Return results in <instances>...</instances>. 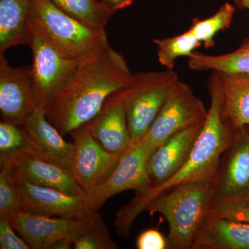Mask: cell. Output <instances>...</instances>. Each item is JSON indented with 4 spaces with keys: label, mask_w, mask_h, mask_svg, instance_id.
<instances>
[{
    "label": "cell",
    "mask_w": 249,
    "mask_h": 249,
    "mask_svg": "<svg viewBox=\"0 0 249 249\" xmlns=\"http://www.w3.org/2000/svg\"><path fill=\"white\" fill-rule=\"evenodd\" d=\"M188 65L194 71H211L225 76H249V36L231 53L212 55L195 52L188 58Z\"/></svg>",
    "instance_id": "20"
},
{
    "label": "cell",
    "mask_w": 249,
    "mask_h": 249,
    "mask_svg": "<svg viewBox=\"0 0 249 249\" xmlns=\"http://www.w3.org/2000/svg\"><path fill=\"white\" fill-rule=\"evenodd\" d=\"M29 28L67 58L81 61L109 45L104 29L89 27L50 0H32Z\"/></svg>",
    "instance_id": "4"
},
{
    "label": "cell",
    "mask_w": 249,
    "mask_h": 249,
    "mask_svg": "<svg viewBox=\"0 0 249 249\" xmlns=\"http://www.w3.org/2000/svg\"><path fill=\"white\" fill-rule=\"evenodd\" d=\"M85 219L49 217L20 210L9 219L31 249H49L60 239L74 235Z\"/></svg>",
    "instance_id": "13"
},
{
    "label": "cell",
    "mask_w": 249,
    "mask_h": 249,
    "mask_svg": "<svg viewBox=\"0 0 249 249\" xmlns=\"http://www.w3.org/2000/svg\"><path fill=\"white\" fill-rule=\"evenodd\" d=\"M30 29L27 45L33 56L31 80L38 106L48 107L71 81L79 61L67 58Z\"/></svg>",
    "instance_id": "8"
},
{
    "label": "cell",
    "mask_w": 249,
    "mask_h": 249,
    "mask_svg": "<svg viewBox=\"0 0 249 249\" xmlns=\"http://www.w3.org/2000/svg\"><path fill=\"white\" fill-rule=\"evenodd\" d=\"M38 106L30 69L16 68L0 55V111L1 121L24 124Z\"/></svg>",
    "instance_id": "11"
},
{
    "label": "cell",
    "mask_w": 249,
    "mask_h": 249,
    "mask_svg": "<svg viewBox=\"0 0 249 249\" xmlns=\"http://www.w3.org/2000/svg\"><path fill=\"white\" fill-rule=\"evenodd\" d=\"M213 182L187 183L156 196L145 207L160 213L169 226L168 249H193L198 230L213 201Z\"/></svg>",
    "instance_id": "3"
},
{
    "label": "cell",
    "mask_w": 249,
    "mask_h": 249,
    "mask_svg": "<svg viewBox=\"0 0 249 249\" xmlns=\"http://www.w3.org/2000/svg\"><path fill=\"white\" fill-rule=\"evenodd\" d=\"M73 236H70L54 242L49 249H70L73 248Z\"/></svg>",
    "instance_id": "31"
},
{
    "label": "cell",
    "mask_w": 249,
    "mask_h": 249,
    "mask_svg": "<svg viewBox=\"0 0 249 249\" xmlns=\"http://www.w3.org/2000/svg\"><path fill=\"white\" fill-rule=\"evenodd\" d=\"M149 157L140 142L132 144L107 179L86 195L90 209L98 211L106 201L122 192L133 190L136 195H139L148 189L150 187L147 172Z\"/></svg>",
    "instance_id": "10"
},
{
    "label": "cell",
    "mask_w": 249,
    "mask_h": 249,
    "mask_svg": "<svg viewBox=\"0 0 249 249\" xmlns=\"http://www.w3.org/2000/svg\"><path fill=\"white\" fill-rule=\"evenodd\" d=\"M211 105L207 117L185 164L166 182L136 195L116 216L118 233L127 237L136 218L149 203L161 193L187 183L214 182L223 154L231 143L236 129L222 115L223 95L220 75L212 72L208 82Z\"/></svg>",
    "instance_id": "2"
},
{
    "label": "cell",
    "mask_w": 249,
    "mask_h": 249,
    "mask_svg": "<svg viewBox=\"0 0 249 249\" xmlns=\"http://www.w3.org/2000/svg\"><path fill=\"white\" fill-rule=\"evenodd\" d=\"M209 214L220 216V217H227L233 220L249 223V205L224 211H209Z\"/></svg>",
    "instance_id": "30"
},
{
    "label": "cell",
    "mask_w": 249,
    "mask_h": 249,
    "mask_svg": "<svg viewBox=\"0 0 249 249\" xmlns=\"http://www.w3.org/2000/svg\"><path fill=\"white\" fill-rule=\"evenodd\" d=\"M20 210L22 196L14 164L0 163V218L9 219Z\"/></svg>",
    "instance_id": "27"
},
{
    "label": "cell",
    "mask_w": 249,
    "mask_h": 249,
    "mask_svg": "<svg viewBox=\"0 0 249 249\" xmlns=\"http://www.w3.org/2000/svg\"><path fill=\"white\" fill-rule=\"evenodd\" d=\"M18 179L23 211L49 217L76 219L88 217L93 211L88 206L86 196H71L32 184L19 177Z\"/></svg>",
    "instance_id": "12"
},
{
    "label": "cell",
    "mask_w": 249,
    "mask_h": 249,
    "mask_svg": "<svg viewBox=\"0 0 249 249\" xmlns=\"http://www.w3.org/2000/svg\"><path fill=\"white\" fill-rule=\"evenodd\" d=\"M208 110L189 85L178 80L148 132L140 141L149 156L175 134L204 124Z\"/></svg>",
    "instance_id": "6"
},
{
    "label": "cell",
    "mask_w": 249,
    "mask_h": 249,
    "mask_svg": "<svg viewBox=\"0 0 249 249\" xmlns=\"http://www.w3.org/2000/svg\"><path fill=\"white\" fill-rule=\"evenodd\" d=\"M213 187L210 211L249 205V126L236 131L231 143L223 154Z\"/></svg>",
    "instance_id": "7"
},
{
    "label": "cell",
    "mask_w": 249,
    "mask_h": 249,
    "mask_svg": "<svg viewBox=\"0 0 249 249\" xmlns=\"http://www.w3.org/2000/svg\"><path fill=\"white\" fill-rule=\"evenodd\" d=\"M203 124L193 126L175 134L150 156L147 162V172L150 187L166 182L185 164Z\"/></svg>",
    "instance_id": "15"
},
{
    "label": "cell",
    "mask_w": 249,
    "mask_h": 249,
    "mask_svg": "<svg viewBox=\"0 0 249 249\" xmlns=\"http://www.w3.org/2000/svg\"><path fill=\"white\" fill-rule=\"evenodd\" d=\"M7 218H0V249H30L22 237H18Z\"/></svg>",
    "instance_id": "28"
},
{
    "label": "cell",
    "mask_w": 249,
    "mask_h": 249,
    "mask_svg": "<svg viewBox=\"0 0 249 249\" xmlns=\"http://www.w3.org/2000/svg\"><path fill=\"white\" fill-rule=\"evenodd\" d=\"M232 1L237 9L249 11V0H232Z\"/></svg>",
    "instance_id": "33"
},
{
    "label": "cell",
    "mask_w": 249,
    "mask_h": 249,
    "mask_svg": "<svg viewBox=\"0 0 249 249\" xmlns=\"http://www.w3.org/2000/svg\"><path fill=\"white\" fill-rule=\"evenodd\" d=\"M178 80L174 70L139 72L133 73L128 83L118 90L132 144L145 137Z\"/></svg>",
    "instance_id": "5"
},
{
    "label": "cell",
    "mask_w": 249,
    "mask_h": 249,
    "mask_svg": "<svg viewBox=\"0 0 249 249\" xmlns=\"http://www.w3.org/2000/svg\"><path fill=\"white\" fill-rule=\"evenodd\" d=\"M132 74L124 55L107 45L78 63L71 81L45 108L46 118L62 136L70 134L97 115Z\"/></svg>",
    "instance_id": "1"
},
{
    "label": "cell",
    "mask_w": 249,
    "mask_h": 249,
    "mask_svg": "<svg viewBox=\"0 0 249 249\" xmlns=\"http://www.w3.org/2000/svg\"><path fill=\"white\" fill-rule=\"evenodd\" d=\"M65 14L96 29H105L116 10L98 0H50Z\"/></svg>",
    "instance_id": "23"
},
{
    "label": "cell",
    "mask_w": 249,
    "mask_h": 249,
    "mask_svg": "<svg viewBox=\"0 0 249 249\" xmlns=\"http://www.w3.org/2000/svg\"><path fill=\"white\" fill-rule=\"evenodd\" d=\"M136 247L138 249H166L168 239L157 229H146L137 237Z\"/></svg>",
    "instance_id": "29"
},
{
    "label": "cell",
    "mask_w": 249,
    "mask_h": 249,
    "mask_svg": "<svg viewBox=\"0 0 249 249\" xmlns=\"http://www.w3.org/2000/svg\"><path fill=\"white\" fill-rule=\"evenodd\" d=\"M219 74L222 83L223 118L236 130L249 126V76Z\"/></svg>",
    "instance_id": "21"
},
{
    "label": "cell",
    "mask_w": 249,
    "mask_h": 249,
    "mask_svg": "<svg viewBox=\"0 0 249 249\" xmlns=\"http://www.w3.org/2000/svg\"><path fill=\"white\" fill-rule=\"evenodd\" d=\"M193 249H249V223L208 214Z\"/></svg>",
    "instance_id": "17"
},
{
    "label": "cell",
    "mask_w": 249,
    "mask_h": 249,
    "mask_svg": "<svg viewBox=\"0 0 249 249\" xmlns=\"http://www.w3.org/2000/svg\"><path fill=\"white\" fill-rule=\"evenodd\" d=\"M75 249H116L106 223L98 211H93L85 217L81 227L73 235Z\"/></svg>",
    "instance_id": "24"
},
{
    "label": "cell",
    "mask_w": 249,
    "mask_h": 249,
    "mask_svg": "<svg viewBox=\"0 0 249 249\" xmlns=\"http://www.w3.org/2000/svg\"><path fill=\"white\" fill-rule=\"evenodd\" d=\"M105 1L112 6L116 10L124 9L130 6L133 0H104Z\"/></svg>",
    "instance_id": "32"
},
{
    "label": "cell",
    "mask_w": 249,
    "mask_h": 249,
    "mask_svg": "<svg viewBox=\"0 0 249 249\" xmlns=\"http://www.w3.org/2000/svg\"><path fill=\"white\" fill-rule=\"evenodd\" d=\"M235 8V5L227 2L206 19L194 18L188 30L206 48H211L215 45L214 37L218 33L227 30L231 25Z\"/></svg>",
    "instance_id": "25"
},
{
    "label": "cell",
    "mask_w": 249,
    "mask_h": 249,
    "mask_svg": "<svg viewBox=\"0 0 249 249\" xmlns=\"http://www.w3.org/2000/svg\"><path fill=\"white\" fill-rule=\"evenodd\" d=\"M18 176L37 186L47 187L74 196L87 193L70 170L61 165L34 157H24L14 163Z\"/></svg>",
    "instance_id": "16"
},
{
    "label": "cell",
    "mask_w": 249,
    "mask_h": 249,
    "mask_svg": "<svg viewBox=\"0 0 249 249\" xmlns=\"http://www.w3.org/2000/svg\"><path fill=\"white\" fill-rule=\"evenodd\" d=\"M133 1H134V0H133Z\"/></svg>",
    "instance_id": "34"
},
{
    "label": "cell",
    "mask_w": 249,
    "mask_h": 249,
    "mask_svg": "<svg viewBox=\"0 0 249 249\" xmlns=\"http://www.w3.org/2000/svg\"><path fill=\"white\" fill-rule=\"evenodd\" d=\"M157 55L161 66L173 70L180 57L190 58L201 43L187 29L182 34L165 38L154 39Z\"/></svg>",
    "instance_id": "26"
},
{
    "label": "cell",
    "mask_w": 249,
    "mask_h": 249,
    "mask_svg": "<svg viewBox=\"0 0 249 249\" xmlns=\"http://www.w3.org/2000/svg\"><path fill=\"white\" fill-rule=\"evenodd\" d=\"M24 157H34L45 160L40 147L31 138L24 125L1 121L0 123V163H14Z\"/></svg>",
    "instance_id": "22"
},
{
    "label": "cell",
    "mask_w": 249,
    "mask_h": 249,
    "mask_svg": "<svg viewBox=\"0 0 249 249\" xmlns=\"http://www.w3.org/2000/svg\"><path fill=\"white\" fill-rule=\"evenodd\" d=\"M70 134L73 145L70 171L88 194L107 179L119 165L123 155L106 151L93 138L85 124Z\"/></svg>",
    "instance_id": "9"
},
{
    "label": "cell",
    "mask_w": 249,
    "mask_h": 249,
    "mask_svg": "<svg viewBox=\"0 0 249 249\" xmlns=\"http://www.w3.org/2000/svg\"><path fill=\"white\" fill-rule=\"evenodd\" d=\"M23 125L40 147L46 160L70 170L73 142H67L45 115V109L37 106Z\"/></svg>",
    "instance_id": "18"
},
{
    "label": "cell",
    "mask_w": 249,
    "mask_h": 249,
    "mask_svg": "<svg viewBox=\"0 0 249 249\" xmlns=\"http://www.w3.org/2000/svg\"><path fill=\"white\" fill-rule=\"evenodd\" d=\"M32 0H0V55L29 41Z\"/></svg>",
    "instance_id": "19"
},
{
    "label": "cell",
    "mask_w": 249,
    "mask_h": 249,
    "mask_svg": "<svg viewBox=\"0 0 249 249\" xmlns=\"http://www.w3.org/2000/svg\"><path fill=\"white\" fill-rule=\"evenodd\" d=\"M85 125L109 153L124 155L132 145L124 104L117 91L107 98L97 115Z\"/></svg>",
    "instance_id": "14"
}]
</instances>
